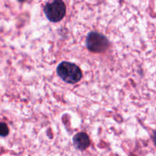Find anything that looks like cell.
I'll return each mask as SVG.
<instances>
[{"label":"cell","mask_w":156,"mask_h":156,"mask_svg":"<svg viewBox=\"0 0 156 156\" xmlns=\"http://www.w3.org/2000/svg\"><path fill=\"white\" fill-rule=\"evenodd\" d=\"M18 2H24V1H25V0H18Z\"/></svg>","instance_id":"52a82bcc"},{"label":"cell","mask_w":156,"mask_h":156,"mask_svg":"<svg viewBox=\"0 0 156 156\" xmlns=\"http://www.w3.org/2000/svg\"><path fill=\"white\" fill-rule=\"evenodd\" d=\"M44 12L50 21L59 22L65 17L66 6L62 0H50L44 6Z\"/></svg>","instance_id":"7a4b0ae2"},{"label":"cell","mask_w":156,"mask_h":156,"mask_svg":"<svg viewBox=\"0 0 156 156\" xmlns=\"http://www.w3.org/2000/svg\"><path fill=\"white\" fill-rule=\"evenodd\" d=\"M56 73L63 82L68 84L77 83L83 76L81 69L76 64L66 61H63L58 65Z\"/></svg>","instance_id":"6da1fadb"},{"label":"cell","mask_w":156,"mask_h":156,"mask_svg":"<svg viewBox=\"0 0 156 156\" xmlns=\"http://www.w3.org/2000/svg\"><path fill=\"white\" fill-rule=\"evenodd\" d=\"M9 134V129L5 123L0 122V136L6 137Z\"/></svg>","instance_id":"5b68a950"},{"label":"cell","mask_w":156,"mask_h":156,"mask_svg":"<svg viewBox=\"0 0 156 156\" xmlns=\"http://www.w3.org/2000/svg\"><path fill=\"white\" fill-rule=\"evenodd\" d=\"M85 45L89 51L100 53L108 50L110 43L108 38L104 34L98 32L91 31L87 36Z\"/></svg>","instance_id":"3957f363"},{"label":"cell","mask_w":156,"mask_h":156,"mask_svg":"<svg viewBox=\"0 0 156 156\" xmlns=\"http://www.w3.org/2000/svg\"><path fill=\"white\" fill-rule=\"evenodd\" d=\"M152 140H153V143L156 147V130L154 131V133H153V136H152Z\"/></svg>","instance_id":"8992f818"},{"label":"cell","mask_w":156,"mask_h":156,"mask_svg":"<svg viewBox=\"0 0 156 156\" xmlns=\"http://www.w3.org/2000/svg\"><path fill=\"white\" fill-rule=\"evenodd\" d=\"M73 145L79 151H84L90 146V139L88 134L84 132L76 133L73 138Z\"/></svg>","instance_id":"277c9868"}]
</instances>
